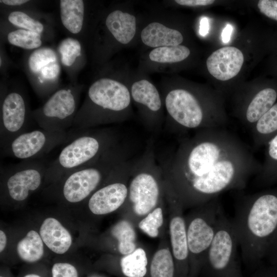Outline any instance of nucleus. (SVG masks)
I'll list each match as a JSON object with an SVG mask.
<instances>
[{
    "instance_id": "obj_13",
    "label": "nucleus",
    "mask_w": 277,
    "mask_h": 277,
    "mask_svg": "<svg viewBox=\"0 0 277 277\" xmlns=\"http://www.w3.org/2000/svg\"><path fill=\"white\" fill-rule=\"evenodd\" d=\"M132 162L129 159L120 165L110 175L108 184L91 194L88 205L93 213L102 215L111 213L126 202L128 195L126 181L130 177Z\"/></svg>"
},
{
    "instance_id": "obj_32",
    "label": "nucleus",
    "mask_w": 277,
    "mask_h": 277,
    "mask_svg": "<svg viewBox=\"0 0 277 277\" xmlns=\"http://www.w3.org/2000/svg\"><path fill=\"white\" fill-rule=\"evenodd\" d=\"M163 224V214L161 207H156L147 214L138 223L139 228L151 238H156L159 229Z\"/></svg>"
},
{
    "instance_id": "obj_6",
    "label": "nucleus",
    "mask_w": 277,
    "mask_h": 277,
    "mask_svg": "<svg viewBox=\"0 0 277 277\" xmlns=\"http://www.w3.org/2000/svg\"><path fill=\"white\" fill-rule=\"evenodd\" d=\"M161 166L157 164L153 143L149 142L145 152L132 160L128 185V200L134 212L142 216L155 208L161 197Z\"/></svg>"
},
{
    "instance_id": "obj_4",
    "label": "nucleus",
    "mask_w": 277,
    "mask_h": 277,
    "mask_svg": "<svg viewBox=\"0 0 277 277\" xmlns=\"http://www.w3.org/2000/svg\"><path fill=\"white\" fill-rule=\"evenodd\" d=\"M82 131L67 143L58 156L48 165V179H57L89 165L118 143L117 134L109 129Z\"/></svg>"
},
{
    "instance_id": "obj_37",
    "label": "nucleus",
    "mask_w": 277,
    "mask_h": 277,
    "mask_svg": "<svg viewBox=\"0 0 277 277\" xmlns=\"http://www.w3.org/2000/svg\"><path fill=\"white\" fill-rule=\"evenodd\" d=\"M60 67L58 64L54 63L44 67L41 71L42 78L44 80H53L59 74Z\"/></svg>"
},
{
    "instance_id": "obj_38",
    "label": "nucleus",
    "mask_w": 277,
    "mask_h": 277,
    "mask_svg": "<svg viewBox=\"0 0 277 277\" xmlns=\"http://www.w3.org/2000/svg\"><path fill=\"white\" fill-rule=\"evenodd\" d=\"M177 4L186 6L195 7L204 6L212 4L214 1L213 0H176Z\"/></svg>"
},
{
    "instance_id": "obj_34",
    "label": "nucleus",
    "mask_w": 277,
    "mask_h": 277,
    "mask_svg": "<svg viewBox=\"0 0 277 277\" xmlns=\"http://www.w3.org/2000/svg\"><path fill=\"white\" fill-rule=\"evenodd\" d=\"M8 19L11 24L23 29L34 31L39 34L44 30V26L40 22L30 17L22 11L11 12L9 14Z\"/></svg>"
},
{
    "instance_id": "obj_3",
    "label": "nucleus",
    "mask_w": 277,
    "mask_h": 277,
    "mask_svg": "<svg viewBox=\"0 0 277 277\" xmlns=\"http://www.w3.org/2000/svg\"><path fill=\"white\" fill-rule=\"evenodd\" d=\"M131 94L121 82L101 78L89 87L85 100L74 118L72 127L84 131L100 125L121 122L126 118Z\"/></svg>"
},
{
    "instance_id": "obj_7",
    "label": "nucleus",
    "mask_w": 277,
    "mask_h": 277,
    "mask_svg": "<svg viewBox=\"0 0 277 277\" xmlns=\"http://www.w3.org/2000/svg\"><path fill=\"white\" fill-rule=\"evenodd\" d=\"M165 105L170 118L168 127L173 132L184 133L226 126V120L206 112L197 96L187 90H170L165 96Z\"/></svg>"
},
{
    "instance_id": "obj_15",
    "label": "nucleus",
    "mask_w": 277,
    "mask_h": 277,
    "mask_svg": "<svg viewBox=\"0 0 277 277\" xmlns=\"http://www.w3.org/2000/svg\"><path fill=\"white\" fill-rule=\"evenodd\" d=\"M244 57L242 51L234 47H225L214 51L207 58L209 73L222 81L236 76L241 69Z\"/></svg>"
},
{
    "instance_id": "obj_20",
    "label": "nucleus",
    "mask_w": 277,
    "mask_h": 277,
    "mask_svg": "<svg viewBox=\"0 0 277 277\" xmlns=\"http://www.w3.org/2000/svg\"><path fill=\"white\" fill-rule=\"evenodd\" d=\"M141 37L146 45L150 47L174 46L183 41L182 33L158 22L149 24L142 31Z\"/></svg>"
},
{
    "instance_id": "obj_11",
    "label": "nucleus",
    "mask_w": 277,
    "mask_h": 277,
    "mask_svg": "<svg viewBox=\"0 0 277 277\" xmlns=\"http://www.w3.org/2000/svg\"><path fill=\"white\" fill-rule=\"evenodd\" d=\"M66 131H53L44 129L25 131L1 148L3 157L23 161L36 160L56 147L67 143L74 135Z\"/></svg>"
},
{
    "instance_id": "obj_23",
    "label": "nucleus",
    "mask_w": 277,
    "mask_h": 277,
    "mask_svg": "<svg viewBox=\"0 0 277 277\" xmlns=\"http://www.w3.org/2000/svg\"><path fill=\"white\" fill-rule=\"evenodd\" d=\"M60 16L66 29L73 34L82 30L84 19V3L82 0H61L60 2Z\"/></svg>"
},
{
    "instance_id": "obj_16",
    "label": "nucleus",
    "mask_w": 277,
    "mask_h": 277,
    "mask_svg": "<svg viewBox=\"0 0 277 277\" xmlns=\"http://www.w3.org/2000/svg\"><path fill=\"white\" fill-rule=\"evenodd\" d=\"M130 94L135 103L149 112L147 129L153 131L160 130L162 122L157 115L160 114L162 103L156 87L148 81L142 80L132 84Z\"/></svg>"
},
{
    "instance_id": "obj_21",
    "label": "nucleus",
    "mask_w": 277,
    "mask_h": 277,
    "mask_svg": "<svg viewBox=\"0 0 277 277\" xmlns=\"http://www.w3.org/2000/svg\"><path fill=\"white\" fill-rule=\"evenodd\" d=\"M105 24L115 39L123 44L129 43L135 34V16L119 10L113 11L108 15Z\"/></svg>"
},
{
    "instance_id": "obj_31",
    "label": "nucleus",
    "mask_w": 277,
    "mask_h": 277,
    "mask_svg": "<svg viewBox=\"0 0 277 277\" xmlns=\"http://www.w3.org/2000/svg\"><path fill=\"white\" fill-rule=\"evenodd\" d=\"M57 60L55 52L49 48L34 50L28 59V66L31 72L37 73L46 66L54 63Z\"/></svg>"
},
{
    "instance_id": "obj_30",
    "label": "nucleus",
    "mask_w": 277,
    "mask_h": 277,
    "mask_svg": "<svg viewBox=\"0 0 277 277\" xmlns=\"http://www.w3.org/2000/svg\"><path fill=\"white\" fill-rule=\"evenodd\" d=\"M7 39L12 45L29 50L37 48L42 44L40 34L23 29L10 32Z\"/></svg>"
},
{
    "instance_id": "obj_18",
    "label": "nucleus",
    "mask_w": 277,
    "mask_h": 277,
    "mask_svg": "<svg viewBox=\"0 0 277 277\" xmlns=\"http://www.w3.org/2000/svg\"><path fill=\"white\" fill-rule=\"evenodd\" d=\"M39 234L46 245L57 254L65 253L72 244V238L68 231L53 217L44 221Z\"/></svg>"
},
{
    "instance_id": "obj_41",
    "label": "nucleus",
    "mask_w": 277,
    "mask_h": 277,
    "mask_svg": "<svg viewBox=\"0 0 277 277\" xmlns=\"http://www.w3.org/2000/svg\"><path fill=\"white\" fill-rule=\"evenodd\" d=\"M1 3L8 6H20L28 2L26 0H1Z\"/></svg>"
},
{
    "instance_id": "obj_10",
    "label": "nucleus",
    "mask_w": 277,
    "mask_h": 277,
    "mask_svg": "<svg viewBox=\"0 0 277 277\" xmlns=\"http://www.w3.org/2000/svg\"><path fill=\"white\" fill-rule=\"evenodd\" d=\"M79 93V88L73 87L56 90L41 107L31 111V117L42 129L67 131L78 111Z\"/></svg>"
},
{
    "instance_id": "obj_24",
    "label": "nucleus",
    "mask_w": 277,
    "mask_h": 277,
    "mask_svg": "<svg viewBox=\"0 0 277 277\" xmlns=\"http://www.w3.org/2000/svg\"><path fill=\"white\" fill-rule=\"evenodd\" d=\"M265 146L264 161L260 172L255 177L257 183L262 184L277 180V134Z\"/></svg>"
},
{
    "instance_id": "obj_17",
    "label": "nucleus",
    "mask_w": 277,
    "mask_h": 277,
    "mask_svg": "<svg viewBox=\"0 0 277 277\" xmlns=\"http://www.w3.org/2000/svg\"><path fill=\"white\" fill-rule=\"evenodd\" d=\"M182 207L180 203L176 207V212L169 224L172 253L180 266L185 269L189 260L185 220L181 213Z\"/></svg>"
},
{
    "instance_id": "obj_29",
    "label": "nucleus",
    "mask_w": 277,
    "mask_h": 277,
    "mask_svg": "<svg viewBox=\"0 0 277 277\" xmlns=\"http://www.w3.org/2000/svg\"><path fill=\"white\" fill-rule=\"evenodd\" d=\"M189 49L183 45L155 48L149 53L151 61L160 63H172L182 61L188 57Z\"/></svg>"
},
{
    "instance_id": "obj_19",
    "label": "nucleus",
    "mask_w": 277,
    "mask_h": 277,
    "mask_svg": "<svg viewBox=\"0 0 277 277\" xmlns=\"http://www.w3.org/2000/svg\"><path fill=\"white\" fill-rule=\"evenodd\" d=\"M277 92L271 88H264L254 94L241 119L245 127L251 129L254 124L275 103Z\"/></svg>"
},
{
    "instance_id": "obj_27",
    "label": "nucleus",
    "mask_w": 277,
    "mask_h": 277,
    "mask_svg": "<svg viewBox=\"0 0 277 277\" xmlns=\"http://www.w3.org/2000/svg\"><path fill=\"white\" fill-rule=\"evenodd\" d=\"M111 233L117 240L118 249L121 254L127 255L136 249L135 232L129 222H118L113 226Z\"/></svg>"
},
{
    "instance_id": "obj_1",
    "label": "nucleus",
    "mask_w": 277,
    "mask_h": 277,
    "mask_svg": "<svg viewBox=\"0 0 277 277\" xmlns=\"http://www.w3.org/2000/svg\"><path fill=\"white\" fill-rule=\"evenodd\" d=\"M161 167L182 206H198L223 192L245 188L262 163L240 138L221 128L196 131Z\"/></svg>"
},
{
    "instance_id": "obj_28",
    "label": "nucleus",
    "mask_w": 277,
    "mask_h": 277,
    "mask_svg": "<svg viewBox=\"0 0 277 277\" xmlns=\"http://www.w3.org/2000/svg\"><path fill=\"white\" fill-rule=\"evenodd\" d=\"M175 265L172 253L168 248L158 250L154 254L150 267L151 277H174Z\"/></svg>"
},
{
    "instance_id": "obj_25",
    "label": "nucleus",
    "mask_w": 277,
    "mask_h": 277,
    "mask_svg": "<svg viewBox=\"0 0 277 277\" xmlns=\"http://www.w3.org/2000/svg\"><path fill=\"white\" fill-rule=\"evenodd\" d=\"M19 258L24 261L33 263L39 260L44 254L43 240L34 230L29 231L17 246Z\"/></svg>"
},
{
    "instance_id": "obj_36",
    "label": "nucleus",
    "mask_w": 277,
    "mask_h": 277,
    "mask_svg": "<svg viewBox=\"0 0 277 277\" xmlns=\"http://www.w3.org/2000/svg\"><path fill=\"white\" fill-rule=\"evenodd\" d=\"M258 7L265 15L277 21V1L260 0L258 2Z\"/></svg>"
},
{
    "instance_id": "obj_12",
    "label": "nucleus",
    "mask_w": 277,
    "mask_h": 277,
    "mask_svg": "<svg viewBox=\"0 0 277 277\" xmlns=\"http://www.w3.org/2000/svg\"><path fill=\"white\" fill-rule=\"evenodd\" d=\"M48 165L43 161L32 160L1 167L9 197L17 202L26 200L31 192L41 186L46 175Z\"/></svg>"
},
{
    "instance_id": "obj_5",
    "label": "nucleus",
    "mask_w": 277,
    "mask_h": 277,
    "mask_svg": "<svg viewBox=\"0 0 277 277\" xmlns=\"http://www.w3.org/2000/svg\"><path fill=\"white\" fill-rule=\"evenodd\" d=\"M129 153L118 143L93 163L74 170L63 178L62 193L69 203L80 202L93 194L120 165L129 160Z\"/></svg>"
},
{
    "instance_id": "obj_14",
    "label": "nucleus",
    "mask_w": 277,
    "mask_h": 277,
    "mask_svg": "<svg viewBox=\"0 0 277 277\" xmlns=\"http://www.w3.org/2000/svg\"><path fill=\"white\" fill-rule=\"evenodd\" d=\"M30 117L31 112H29L27 98L23 92L11 90L3 96L1 106V148L26 131Z\"/></svg>"
},
{
    "instance_id": "obj_33",
    "label": "nucleus",
    "mask_w": 277,
    "mask_h": 277,
    "mask_svg": "<svg viewBox=\"0 0 277 277\" xmlns=\"http://www.w3.org/2000/svg\"><path fill=\"white\" fill-rule=\"evenodd\" d=\"M58 51L62 64L66 66H71L81 55V46L77 39L68 37L60 43Z\"/></svg>"
},
{
    "instance_id": "obj_44",
    "label": "nucleus",
    "mask_w": 277,
    "mask_h": 277,
    "mask_svg": "<svg viewBox=\"0 0 277 277\" xmlns=\"http://www.w3.org/2000/svg\"><path fill=\"white\" fill-rule=\"evenodd\" d=\"M0 277H3V276H1Z\"/></svg>"
},
{
    "instance_id": "obj_26",
    "label": "nucleus",
    "mask_w": 277,
    "mask_h": 277,
    "mask_svg": "<svg viewBox=\"0 0 277 277\" xmlns=\"http://www.w3.org/2000/svg\"><path fill=\"white\" fill-rule=\"evenodd\" d=\"M147 264L146 253L142 248L125 255L120 262L122 271L127 277H144L147 273Z\"/></svg>"
},
{
    "instance_id": "obj_43",
    "label": "nucleus",
    "mask_w": 277,
    "mask_h": 277,
    "mask_svg": "<svg viewBox=\"0 0 277 277\" xmlns=\"http://www.w3.org/2000/svg\"><path fill=\"white\" fill-rule=\"evenodd\" d=\"M24 277H41V276H39L38 275L35 274H27L25 275Z\"/></svg>"
},
{
    "instance_id": "obj_8",
    "label": "nucleus",
    "mask_w": 277,
    "mask_h": 277,
    "mask_svg": "<svg viewBox=\"0 0 277 277\" xmlns=\"http://www.w3.org/2000/svg\"><path fill=\"white\" fill-rule=\"evenodd\" d=\"M238 246L233 222L222 211L203 264L211 277H242L237 260Z\"/></svg>"
},
{
    "instance_id": "obj_2",
    "label": "nucleus",
    "mask_w": 277,
    "mask_h": 277,
    "mask_svg": "<svg viewBox=\"0 0 277 277\" xmlns=\"http://www.w3.org/2000/svg\"><path fill=\"white\" fill-rule=\"evenodd\" d=\"M245 262L254 264L265 254L277 230V193L251 194L242 201L232 221Z\"/></svg>"
},
{
    "instance_id": "obj_42",
    "label": "nucleus",
    "mask_w": 277,
    "mask_h": 277,
    "mask_svg": "<svg viewBox=\"0 0 277 277\" xmlns=\"http://www.w3.org/2000/svg\"><path fill=\"white\" fill-rule=\"evenodd\" d=\"M7 238L5 233L2 230L0 231V251L2 252L6 247Z\"/></svg>"
},
{
    "instance_id": "obj_39",
    "label": "nucleus",
    "mask_w": 277,
    "mask_h": 277,
    "mask_svg": "<svg viewBox=\"0 0 277 277\" xmlns=\"http://www.w3.org/2000/svg\"><path fill=\"white\" fill-rule=\"evenodd\" d=\"M232 30V26L229 24H227L222 33V39L223 43H227L230 41Z\"/></svg>"
},
{
    "instance_id": "obj_9",
    "label": "nucleus",
    "mask_w": 277,
    "mask_h": 277,
    "mask_svg": "<svg viewBox=\"0 0 277 277\" xmlns=\"http://www.w3.org/2000/svg\"><path fill=\"white\" fill-rule=\"evenodd\" d=\"M196 207V210L185 222L189 260L203 265L223 210L219 197Z\"/></svg>"
},
{
    "instance_id": "obj_22",
    "label": "nucleus",
    "mask_w": 277,
    "mask_h": 277,
    "mask_svg": "<svg viewBox=\"0 0 277 277\" xmlns=\"http://www.w3.org/2000/svg\"><path fill=\"white\" fill-rule=\"evenodd\" d=\"M250 130L256 148L265 146L277 134V103L260 117Z\"/></svg>"
},
{
    "instance_id": "obj_40",
    "label": "nucleus",
    "mask_w": 277,
    "mask_h": 277,
    "mask_svg": "<svg viewBox=\"0 0 277 277\" xmlns=\"http://www.w3.org/2000/svg\"><path fill=\"white\" fill-rule=\"evenodd\" d=\"M209 29V21L207 18H203L200 23V32L202 35H206Z\"/></svg>"
},
{
    "instance_id": "obj_35",
    "label": "nucleus",
    "mask_w": 277,
    "mask_h": 277,
    "mask_svg": "<svg viewBox=\"0 0 277 277\" xmlns=\"http://www.w3.org/2000/svg\"><path fill=\"white\" fill-rule=\"evenodd\" d=\"M52 277H78L76 268L66 263H55L52 268Z\"/></svg>"
}]
</instances>
